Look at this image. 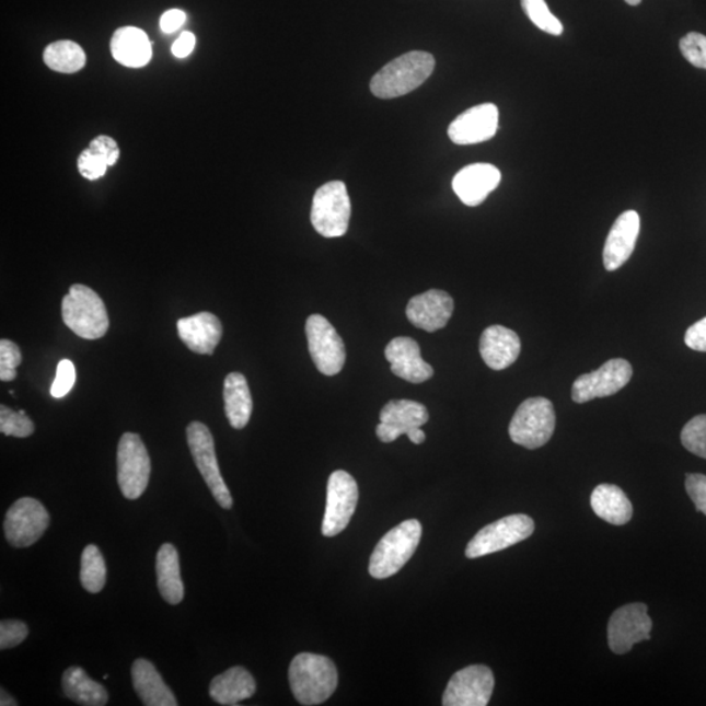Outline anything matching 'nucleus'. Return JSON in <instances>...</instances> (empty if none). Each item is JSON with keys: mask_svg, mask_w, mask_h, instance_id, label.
Returning <instances> with one entry per match:
<instances>
[{"mask_svg": "<svg viewBox=\"0 0 706 706\" xmlns=\"http://www.w3.org/2000/svg\"><path fill=\"white\" fill-rule=\"evenodd\" d=\"M289 684L301 705H320L333 696L338 687V670L332 659L313 653H301L289 666Z\"/></svg>", "mask_w": 706, "mask_h": 706, "instance_id": "obj_1", "label": "nucleus"}, {"mask_svg": "<svg viewBox=\"0 0 706 706\" xmlns=\"http://www.w3.org/2000/svg\"><path fill=\"white\" fill-rule=\"evenodd\" d=\"M435 66L432 54L427 51L403 54L375 73L371 91L375 97L383 100L405 96L427 82Z\"/></svg>", "mask_w": 706, "mask_h": 706, "instance_id": "obj_2", "label": "nucleus"}, {"mask_svg": "<svg viewBox=\"0 0 706 706\" xmlns=\"http://www.w3.org/2000/svg\"><path fill=\"white\" fill-rule=\"evenodd\" d=\"M65 325L80 338H103L109 328L106 306L90 287L73 285L62 300Z\"/></svg>", "mask_w": 706, "mask_h": 706, "instance_id": "obj_3", "label": "nucleus"}, {"mask_svg": "<svg viewBox=\"0 0 706 706\" xmlns=\"http://www.w3.org/2000/svg\"><path fill=\"white\" fill-rule=\"evenodd\" d=\"M421 523L408 520L382 537L369 562V574L377 580L392 577L412 559L421 540Z\"/></svg>", "mask_w": 706, "mask_h": 706, "instance_id": "obj_4", "label": "nucleus"}, {"mask_svg": "<svg viewBox=\"0 0 706 706\" xmlns=\"http://www.w3.org/2000/svg\"><path fill=\"white\" fill-rule=\"evenodd\" d=\"M555 426L553 402L536 396L524 401L517 408L510 421L509 436L517 445L534 450L546 445L555 432Z\"/></svg>", "mask_w": 706, "mask_h": 706, "instance_id": "obj_5", "label": "nucleus"}, {"mask_svg": "<svg viewBox=\"0 0 706 706\" xmlns=\"http://www.w3.org/2000/svg\"><path fill=\"white\" fill-rule=\"evenodd\" d=\"M351 219V200L342 181H332L314 194L311 220L314 230L326 239L342 238Z\"/></svg>", "mask_w": 706, "mask_h": 706, "instance_id": "obj_6", "label": "nucleus"}, {"mask_svg": "<svg viewBox=\"0 0 706 706\" xmlns=\"http://www.w3.org/2000/svg\"><path fill=\"white\" fill-rule=\"evenodd\" d=\"M187 445L190 449L195 465L204 476L215 500L225 510L233 507V499L223 476L220 474L215 441L211 430L204 423L193 421L186 429Z\"/></svg>", "mask_w": 706, "mask_h": 706, "instance_id": "obj_7", "label": "nucleus"}, {"mask_svg": "<svg viewBox=\"0 0 706 706\" xmlns=\"http://www.w3.org/2000/svg\"><path fill=\"white\" fill-rule=\"evenodd\" d=\"M118 486L129 500H137L148 487L151 476V460L144 442L137 433L120 437L117 452Z\"/></svg>", "mask_w": 706, "mask_h": 706, "instance_id": "obj_8", "label": "nucleus"}, {"mask_svg": "<svg viewBox=\"0 0 706 706\" xmlns=\"http://www.w3.org/2000/svg\"><path fill=\"white\" fill-rule=\"evenodd\" d=\"M535 523L526 514H513L488 524L470 541L466 548L468 559L500 553L533 535Z\"/></svg>", "mask_w": 706, "mask_h": 706, "instance_id": "obj_9", "label": "nucleus"}, {"mask_svg": "<svg viewBox=\"0 0 706 706\" xmlns=\"http://www.w3.org/2000/svg\"><path fill=\"white\" fill-rule=\"evenodd\" d=\"M380 420L375 433L382 442H393L402 435H407L415 445L426 441V433L421 427L428 423L429 414L421 403L408 400L390 401L381 409Z\"/></svg>", "mask_w": 706, "mask_h": 706, "instance_id": "obj_10", "label": "nucleus"}, {"mask_svg": "<svg viewBox=\"0 0 706 706\" xmlns=\"http://www.w3.org/2000/svg\"><path fill=\"white\" fill-rule=\"evenodd\" d=\"M359 501L358 483L346 471H334L328 477L322 534L335 536L348 526Z\"/></svg>", "mask_w": 706, "mask_h": 706, "instance_id": "obj_11", "label": "nucleus"}, {"mask_svg": "<svg viewBox=\"0 0 706 706\" xmlns=\"http://www.w3.org/2000/svg\"><path fill=\"white\" fill-rule=\"evenodd\" d=\"M309 352L319 371L325 375L338 374L346 362V348L338 332L321 314H313L305 326Z\"/></svg>", "mask_w": 706, "mask_h": 706, "instance_id": "obj_12", "label": "nucleus"}, {"mask_svg": "<svg viewBox=\"0 0 706 706\" xmlns=\"http://www.w3.org/2000/svg\"><path fill=\"white\" fill-rule=\"evenodd\" d=\"M49 523L50 516L43 504L24 497L13 502L5 514V540L16 548L31 547L45 534Z\"/></svg>", "mask_w": 706, "mask_h": 706, "instance_id": "obj_13", "label": "nucleus"}, {"mask_svg": "<svg viewBox=\"0 0 706 706\" xmlns=\"http://www.w3.org/2000/svg\"><path fill=\"white\" fill-rule=\"evenodd\" d=\"M495 676L493 670L483 664L468 666L450 679L442 696L445 706H486L493 696Z\"/></svg>", "mask_w": 706, "mask_h": 706, "instance_id": "obj_14", "label": "nucleus"}, {"mask_svg": "<svg viewBox=\"0 0 706 706\" xmlns=\"http://www.w3.org/2000/svg\"><path fill=\"white\" fill-rule=\"evenodd\" d=\"M632 375L634 369L627 360L612 359L598 371L578 377L571 387V400L581 405L595 398H606L627 386Z\"/></svg>", "mask_w": 706, "mask_h": 706, "instance_id": "obj_15", "label": "nucleus"}, {"mask_svg": "<svg viewBox=\"0 0 706 706\" xmlns=\"http://www.w3.org/2000/svg\"><path fill=\"white\" fill-rule=\"evenodd\" d=\"M653 628L647 604L630 603L612 614L609 622V645L615 655H625L635 644L647 641Z\"/></svg>", "mask_w": 706, "mask_h": 706, "instance_id": "obj_16", "label": "nucleus"}, {"mask_svg": "<svg viewBox=\"0 0 706 706\" xmlns=\"http://www.w3.org/2000/svg\"><path fill=\"white\" fill-rule=\"evenodd\" d=\"M499 117V109L495 104L470 107L450 124L448 136L459 146L483 143L496 136Z\"/></svg>", "mask_w": 706, "mask_h": 706, "instance_id": "obj_17", "label": "nucleus"}, {"mask_svg": "<svg viewBox=\"0 0 706 706\" xmlns=\"http://www.w3.org/2000/svg\"><path fill=\"white\" fill-rule=\"evenodd\" d=\"M454 312L452 296L440 289H430L426 293L409 300L406 314L415 327L435 333L448 325Z\"/></svg>", "mask_w": 706, "mask_h": 706, "instance_id": "obj_18", "label": "nucleus"}, {"mask_svg": "<svg viewBox=\"0 0 706 706\" xmlns=\"http://www.w3.org/2000/svg\"><path fill=\"white\" fill-rule=\"evenodd\" d=\"M501 183V172L493 164L477 163L463 167L453 178V190L468 207H476L487 199Z\"/></svg>", "mask_w": 706, "mask_h": 706, "instance_id": "obj_19", "label": "nucleus"}, {"mask_svg": "<svg viewBox=\"0 0 706 706\" xmlns=\"http://www.w3.org/2000/svg\"><path fill=\"white\" fill-rule=\"evenodd\" d=\"M640 233V217L636 211H625L612 225L603 248V265L615 271L634 254Z\"/></svg>", "mask_w": 706, "mask_h": 706, "instance_id": "obj_20", "label": "nucleus"}, {"mask_svg": "<svg viewBox=\"0 0 706 706\" xmlns=\"http://www.w3.org/2000/svg\"><path fill=\"white\" fill-rule=\"evenodd\" d=\"M385 358L392 372L400 379L412 383H423L432 379L433 368L424 361L418 342L400 336L389 343Z\"/></svg>", "mask_w": 706, "mask_h": 706, "instance_id": "obj_21", "label": "nucleus"}, {"mask_svg": "<svg viewBox=\"0 0 706 706\" xmlns=\"http://www.w3.org/2000/svg\"><path fill=\"white\" fill-rule=\"evenodd\" d=\"M177 332L190 351L212 355L223 336V326L217 315L201 312L192 317L181 319L177 322Z\"/></svg>", "mask_w": 706, "mask_h": 706, "instance_id": "obj_22", "label": "nucleus"}, {"mask_svg": "<svg viewBox=\"0 0 706 706\" xmlns=\"http://www.w3.org/2000/svg\"><path fill=\"white\" fill-rule=\"evenodd\" d=\"M481 355L494 371H502L514 364L521 354V340L513 329L495 325L484 329L481 338Z\"/></svg>", "mask_w": 706, "mask_h": 706, "instance_id": "obj_23", "label": "nucleus"}, {"mask_svg": "<svg viewBox=\"0 0 706 706\" xmlns=\"http://www.w3.org/2000/svg\"><path fill=\"white\" fill-rule=\"evenodd\" d=\"M111 50L118 63L140 69L150 63L152 58V44L147 33L137 26H123L114 32Z\"/></svg>", "mask_w": 706, "mask_h": 706, "instance_id": "obj_24", "label": "nucleus"}, {"mask_svg": "<svg viewBox=\"0 0 706 706\" xmlns=\"http://www.w3.org/2000/svg\"><path fill=\"white\" fill-rule=\"evenodd\" d=\"M131 678L134 688L147 706H177L173 692L163 681L154 666L144 658L132 663Z\"/></svg>", "mask_w": 706, "mask_h": 706, "instance_id": "obj_25", "label": "nucleus"}, {"mask_svg": "<svg viewBox=\"0 0 706 706\" xmlns=\"http://www.w3.org/2000/svg\"><path fill=\"white\" fill-rule=\"evenodd\" d=\"M257 691L253 675L244 668L235 666L213 678L210 695L220 705L233 706L251 698Z\"/></svg>", "mask_w": 706, "mask_h": 706, "instance_id": "obj_26", "label": "nucleus"}, {"mask_svg": "<svg viewBox=\"0 0 706 706\" xmlns=\"http://www.w3.org/2000/svg\"><path fill=\"white\" fill-rule=\"evenodd\" d=\"M590 504L598 517L616 526L628 523L634 516V507L627 495L614 484L598 486L591 494Z\"/></svg>", "mask_w": 706, "mask_h": 706, "instance_id": "obj_27", "label": "nucleus"}, {"mask_svg": "<svg viewBox=\"0 0 706 706\" xmlns=\"http://www.w3.org/2000/svg\"><path fill=\"white\" fill-rule=\"evenodd\" d=\"M157 575L161 597L170 604L183 602L185 588L181 578L178 551L171 543L163 544L159 549Z\"/></svg>", "mask_w": 706, "mask_h": 706, "instance_id": "obj_28", "label": "nucleus"}, {"mask_svg": "<svg viewBox=\"0 0 706 706\" xmlns=\"http://www.w3.org/2000/svg\"><path fill=\"white\" fill-rule=\"evenodd\" d=\"M224 407L228 421L234 429L247 426L253 413L251 389L244 374L231 373L224 381Z\"/></svg>", "mask_w": 706, "mask_h": 706, "instance_id": "obj_29", "label": "nucleus"}, {"mask_svg": "<svg viewBox=\"0 0 706 706\" xmlns=\"http://www.w3.org/2000/svg\"><path fill=\"white\" fill-rule=\"evenodd\" d=\"M65 695L73 703L84 706H104L109 695L103 684L94 682L82 668L67 669L62 676Z\"/></svg>", "mask_w": 706, "mask_h": 706, "instance_id": "obj_30", "label": "nucleus"}, {"mask_svg": "<svg viewBox=\"0 0 706 706\" xmlns=\"http://www.w3.org/2000/svg\"><path fill=\"white\" fill-rule=\"evenodd\" d=\"M85 53L77 43L62 39L53 43L44 51V62L50 70L60 73H76L85 65Z\"/></svg>", "mask_w": 706, "mask_h": 706, "instance_id": "obj_31", "label": "nucleus"}, {"mask_svg": "<svg viewBox=\"0 0 706 706\" xmlns=\"http://www.w3.org/2000/svg\"><path fill=\"white\" fill-rule=\"evenodd\" d=\"M80 581L91 594L100 593L105 587L106 564L103 554L94 544H90L83 551Z\"/></svg>", "mask_w": 706, "mask_h": 706, "instance_id": "obj_32", "label": "nucleus"}, {"mask_svg": "<svg viewBox=\"0 0 706 706\" xmlns=\"http://www.w3.org/2000/svg\"><path fill=\"white\" fill-rule=\"evenodd\" d=\"M521 4L531 23H534L537 28L548 35H563L564 26L560 20L549 11L546 0H521Z\"/></svg>", "mask_w": 706, "mask_h": 706, "instance_id": "obj_33", "label": "nucleus"}, {"mask_svg": "<svg viewBox=\"0 0 706 706\" xmlns=\"http://www.w3.org/2000/svg\"><path fill=\"white\" fill-rule=\"evenodd\" d=\"M0 432L5 436L25 439L35 432V424L25 415L23 409L19 413L12 412L11 408L0 407Z\"/></svg>", "mask_w": 706, "mask_h": 706, "instance_id": "obj_34", "label": "nucleus"}, {"mask_svg": "<svg viewBox=\"0 0 706 706\" xmlns=\"http://www.w3.org/2000/svg\"><path fill=\"white\" fill-rule=\"evenodd\" d=\"M681 440L688 452L706 460V415L695 416L685 424Z\"/></svg>", "mask_w": 706, "mask_h": 706, "instance_id": "obj_35", "label": "nucleus"}, {"mask_svg": "<svg viewBox=\"0 0 706 706\" xmlns=\"http://www.w3.org/2000/svg\"><path fill=\"white\" fill-rule=\"evenodd\" d=\"M679 47L692 66L706 70V36L691 32L681 39Z\"/></svg>", "mask_w": 706, "mask_h": 706, "instance_id": "obj_36", "label": "nucleus"}, {"mask_svg": "<svg viewBox=\"0 0 706 706\" xmlns=\"http://www.w3.org/2000/svg\"><path fill=\"white\" fill-rule=\"evenodd\" d=\"M20 364H22V352L15 343L7 339L0 342V380L3 382L15 380Z\"/></svg>", "mask_w": 706, "mask_h": 706, "instance_id": "obj_37", "label": "nucleus"}, {"mask_svg": "<svg viewBox=\"0 0 706 706\" xmlns=\"http://www.w3.org/2000/svg\"><path fill=\"white\" fill-rule=\"evenodd\" d=\"M107 167L109 165H107L106 160L94 153L90 148H86L78 158V171L85 180L96 181L103 178Z\"/></svg>", "mask_w": 706, "mask_h": 706, "instance_id": "obj_38", "label": "nucleus"}, {"mask_svg": "<svg viewBox=\"0 0 706 706\" xmlns=\"http://www.w3.org/2000/svg\"><path fill=\"white\" fill-rule=\"evenodd\" d=\"M77 381L76 366L70 360H62L57 367L56 380H54L50 394L54 398H63L71 392Z\"/></svg>", "mask_w": 706, "mask_h": 706, "instance_id": "obj_39", "label": "nucleus"}, {"mask_svg": "<svg viewBox=\"0 0 706 706\" xmlns=\"http://www.w3.org/2000/svg\"><path fill=\"white\" fill-rule=\"evenodd\" d=\"M28 625L20 621H2L0 623V649H11L22 644L28 636Z\"/></svg>", "mask_w": 706, "mask_h": 706, "instance_id": "obj_40", "label": "nucleus"}, {"mask_svg": "<svg viewBox=\"0 0 706 706\" xmlns=\"http://www.w3.org/2000/svg\"><path fill=\"white\" fill-rule=\"evenodd\" d=\"M685 489L695 502L698 512L706 516V475L703 474H688L685 479Z\"/></svg>", "mask_w": 706, "mask_h": 706, "instance_id": "obj_41", "label": "nucleus"}, {"mask_svg": "<svg viewBox=\"0 0 706 706\" xmlns=\"http://www.w3.org/2000/svg\"><path fill=\"white\" fill-rule=\"evenodd\" d=\"M90 150L100 154L101 158L106 160L107 165L114 166L120 157V150L117 141L107 136H100L94 138L90 143Z\"/></svg>", "mask_w": 706, "mask_h": 706, "instance_id": "obj_42", "label": "nucleus"}, {"mask_svg": "<svg viewBox=\"0 0 706 706\" xmlns=\"http://www.w3.org/2000/svg\"><path fill=\"white\" fill-rule=\"evenodd\" d=\"M684 342L694 351L706 352V317L687 329Z\"/></svg>", "mask_w": 706, "mask_h": 706, "instance_id": "obj_43", "label": "nucleus"}, {"mask_svg": "<svg viewBox=\"0 0 706 706\" xmlns=\"http://www.w3.org/2000/svg\"><path fill=\"white\" fill-rule=\"evenodd\" d=\"M186 22V13L181 10H170L163 13L160 19V28L164 33L176 32Z\"/></svg>", "mask_w": 706, "mask_h": 706, "instance_id": "obj_44", "label": "nucleus"}, {"mask_svg": "<svg viewBox=\"0 0 706 706\" xmlns=\"http://www.w3.org/2000/svg\"><path fill=\"white\" fill-rule=\"evenodd\" d=\"M195 44H197V39H195L193 33L184 32L183 35L176 39V43L172 45L173 56L177 58H186L190 56Z\"/></svg>", "mask_w": 706, "mask_h": 706, "instance_id": "obj_45", "label": "nucleus"}, {"mask_svg": "<svg viewBox=\"0 0 706 706\" xmlns=\"http://www.w3.org/2000/svg\"><path fill=\"white\" fill-rule=\"evenodd\" d=\"M0 705H2V706H15V705H18V702L15 701V698L10 696L9 692L2 690V692H0Z\"/></svg>", "mask_w": 706, "mask_h": 706, "instance_id": "obj_46", "label": "nucleus"}, {"mask_svg": "<svg viewBox=\"0 0 706 706\" xmlns=\"http://www.w3.org/2000/svg\"><path fill=\"white\" fill-rule=\"evenodd\" d=\"M625 3H628L629 5H638L643 2V0H624Z\"/></svg>", "mask_w": 706, "mask_h": 706, "instance_id": "obj_47", "label": "nucleus"}]
</instances>
